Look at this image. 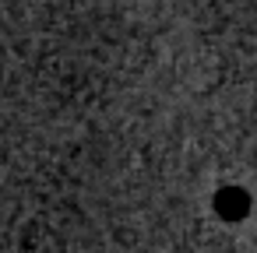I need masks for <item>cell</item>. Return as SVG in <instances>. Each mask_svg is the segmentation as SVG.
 Here are the masks:
<instances>
[{"instance_id": "1", "label": "cell", "mask_w": 257, "mask_h": 253, "mask_svg": "<svg viewBox=\"0 0 257 253\" xmlns=\"http://www.w3.org/2000/svg\"><path fill=\"white\" fill-rule=\"evenodd\" d=\"M243 211H246V197H243L239 190H225V193H218V214L236 218V214H243Z\"/></svg>"}]
</instances>
